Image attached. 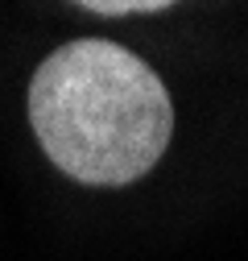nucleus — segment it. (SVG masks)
<instances>
[{
  "label": "nucleus",
  "instance_id": "1",
  "mask_svg": "<svg viewBox=\"0 0 248 261\" xmlns=\"http://www.w3.org/2000/svg\"><path fill=\"white\" fill-rule=\"evenodd\" d=\"M29 124L54 166L83 187H129L162 162L174 104L133 50L79 38L46 54L29 83Z\"/></svg>",
  "mask_w": 248,
  "mask_h": 261
},
{
  "label": "nucleus",
  "instance_id": "2",
  "mask_svg": "<svg viewBox=\"0 0 248 261\" xmlns=\"http://www.w3.org/2000/svg\"><path fill=\"white\" fill-rule=\"evenodd\" d=\"M166 0H87L83 13L96 17H133V13H166Z\"/></svg>",
  "mask_w": 248,
  "mask_h": 261
}]
</instances>
